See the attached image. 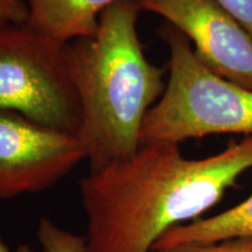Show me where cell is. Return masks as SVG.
<instances>
[{"instance_id": "6", "label": "cell", "mask_w": 252, "mask_h": 252, "mask_svg": "<svg viewBox=\"0 0 252 252\" xmlns=\"http://www.w3.org/2000/svg\"><path fill=\"white\" fill-rule=\"evenodd\" d=\"M187 37L208 69L252 90V36L216 0H137Z\"/></svg>"}, {"instance_id": "14", "label": "cell", "mask_w": 252, "mask_h": 252, "mask_svg": "<svg viewBox=\"0 0 252 252\" xmlns=\"http://www.w3.org/2000/svg\"><path fill=\"white\" fill-rule=\"evenodd\" d=\"M0 252H12V249L8 247V244L4 241V238L0 235Z\"/></svg>"}, {"instance_id": "13", "label": "cell", "mask_w": 252, "mask_h": 252, "mask_svg": "<svg viewBox=\"0 0 252 252\" xmlns=\"http://www.w3.org/2000/svg\"><path fill=\"white\" fill-rule=\"evenodd\" d=\"M12 252H34V251L28 244H19L14 250H12Z\"/></svg>"}, {"instance_id": "5", "label": "cell", "mask_w": 252, "mask_h": 252, "mask_svg": "<svg viewBox=\"0 0 252 252\" xmlns=\"http://www.w3.org/2000/svg\"><path fill=\"white\" fill-rule=\"evenodd\" d=\"M86 159L75 134L0 110V200L49 189Z\"/></svg>"}, {"instance_id": "1", "label": "cell", "mask_w": 252, "mask_h": 252, "mask_svg": "<svg viewBox=\"0 0 252 252\" xmlns=\"http://www.w3.org/2000/svg\"><path fill=\"white\" fill-rule=\"evenodd\" d=\"M252 168V137L202 158L180 144L141 145L80 182L86 252H152L167 231L198 219Z\"/></svg>"}, {"instance_id": "12", "label": "cell", "mask_w": 252, "mask_h": 252, "mask_svg": "<svg viewBox=\"0 0 252 252\" xmlns=\"http://www.w3.org/2000/svg\"><path fill=\"white\" fill-rule=\"evenodd\" d=\"M28 8L25 0H0V25L26 24Z\"/></svg>"}, {"instance_id": "11", "label": "cell", "mask_w": 252, "mask_h": 252, "mask_svg": "<svg viewBox=\"0 0 252 252\" xmlns=\"http://www.w3.org/2000/svg\"><path fill=\"white\" fill-rule=\"evenodd\" d=\"M252 36V0H216Z\"/></svg>"}, {"instance_id": "3", "label": "cell", "mask_w": 252, "mask_h": 252, "mask_svg": "<svg viewBox=\"0 0 252 252\" xmlns=\"http://www.w3.org/2000/svg\"><path fill=\"white\" fill-rule=\"evenodd\" d=\"M160 34L169 48V76L162 96L145 118L140 146L180 144L212 134L252 137V90L208 69L172 25L166 23Z\"/></svg>"}, {"instance_id": "10", "label": "cell", "mask_w": 252, "mask_h": 252, "mask_svg": "<svg viewBox=\"0 0 252 252\" xmlns=\"http://www.w3.org/2000/svg\"><path fill=\"white\" fill-rule=\"evenodd\" d=\"M152 252H252V237L184 243L173 247L154 249Z\"/></svg>"}, {"instance_id": "9", "label": "cell", "mask_w": 252, "mask_h": 252, "mask_svg": "<svg viewBox=\"0 0 252 252\" xmlns=\"http://www.w3.org/2000/svg\"><path fill=\"white\" fill-rule=\"evenodd\" d=\"M36 238L43 252H86V237L74 234L42 217L39 220Z\"/></svg>"}, {"instance_id": "7", "label": "cell", "mask_w": 252, "mask_h": 252, "mask_svg": "<svg viewBox=\"0 0 252 252\" xmlns=\"http://www.w3.org/2000/svg\"><path fill=\"white\" fill-rule=\"evenodd\" d=\"M121 0H25L26 24L56 42L67 45L97 33L100 15Z\"/></svg>"}, {"instance_id": "8", "label": "cell", "mask_w": 252, "mask_h": 252, "mask_svg": "<svg viewBox=\"0 0 252 252\" xmlns=\"http://www.w3.org/2000/svg\"><path fill=\"white\" fill-rule=\"evenodd\" d=\"M252 237V194L237 206L207 219H197L167 231L154 249L195 242Z\"/></svg>"}, {"instance_id": "2", "label": "cell", "mask_w": 252, "mask_h": 252, "mask_svg": "<svg viewBox=\"0 0 252 252\" xmlns=\"http://www.w3.org/2000/svg\"><path fill=\"white\" fill-rule=\"evenodd\" d=\"M137 0L103 12L97 33L65 45L82 122L76 137L90 172L127 159L139 150L145 118L165 91V69L144 54L137 30Z\"/></svg>"}, {"instance_id": "4", "label": "cell", "mask_w": 252, "mask_h": 252, "mask_svg": "<svg viewBox=\"0 0 252 252\" xmlns=\"http://www.w3.org/2000/svg\"><path fill=\"white\" fill-rule=\"evenodd\" d=\"M0 110L76 135L82 109L65 45L27 24L0 25Z\"/></svg>"}]
</instances>
